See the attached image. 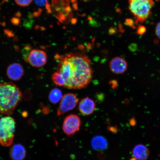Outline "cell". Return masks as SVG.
Here are the masks:
<instances>
[{
    "instance_id": "6da1fadb",
    "label": "cell",
    "mask_w": 160,
    "mask_h": 160,
    "mask_svg": "<svg viewBox=\"0 0 160 160\" xmlns=\"http://www.w3.org/2000/svg\"><path fill=\"white\" fill-rule=\"evenodd\" d=\"M57 72L61 74L65 81L67 88L80 89L85 88L91 83L93 75L91 60L81 53H70L62 57Z\"/></svg>"
},
{
    "instance_id": "7a4b0ae2",
    "label": "cell",
    "mask_w": 160,
    "mask_h": 160,
    "mask_svg": "<svg viewBox=\"0 0 160 160\" xmlns=\"http://www.w3.org/2000/svg\"><path fill=\"white\" fill-rule=\"evenodd\" d=\"M22 98L21 92L14 84L0 83V113L12 115Z\"/></svg>"
},
{
    "instance_id": "3957f363",
    "label": "cell",
    "mask_w": 160,
    "mask_h": 160,
    "mask_svg": "<svg viewBox=\"0 0 160 160\" xmlns=\"http://www.w3.org/2000/svg\"><path fill=\"white\" fill-rule=\"evenodd\" d=\"M130 12L135 18V23H142L151 14L153 0H128Z\"/></svg>"
},
{
    "instance_id": "277c9868",
    "label": "cell",
    "mask_w": 160,
    "mask_h": 160,
    "mask_svg": "<svg viewBox=\"0 0 160 160\" xmlns=\"http://www.w3.org/2000/svg\"><path fill=\"white\" fill-rule=\"evenodd\" d=\"M16 128L15 120L11 117L0 119V144L4 147H9L13 142Z\"/></svg>"
},
{
    "instance_id": "5b68a950",
    "label": "cell",
    "mask_w": 160,
    "mask_h": 160,
    "mask_svg": "<svg viewBox=\"0 0 160 160\" xmlns=\"http://www.w3.org/2000/svg\"><path fill=\"white\" fill-rule=\"evenodd\" d=\"M79 100L74 93H67L63 96L58 107L57 115L65 114L75 108L78 103Z\"/></svg>"
},
{
    "instance_id": "8992f818",
    "label": "cell",
    "mask_w": 160,
    "mask_h": 160,
    "mask_svg": "<svg viewBox=\"0 0 160 160\" xmlns=\"http://www.w3.org/2000/svg\"><path fill=\"white\" fill-rule=\"evenodd\" d=\"M81 125V119L79 116L71 114L67 116L64 119L62 129L67 135L73 136L79 131Z\"/></svg>"
},
{
    "instance_id": "52a82bcc",
    "label": "cell",
    "mask_w": 160,
    "mask_h": 160,
    "mask_svg": "<svg viewBox=\"0 0 160 160\" xmlns=\"http://www.w3.org/2000/svg\"><path fill=\"white\" fill-rule=\"evenodd\" d=\"M47 60L48 56L45 52L42 50L34 49L30 51L27 62L33 67L40 68L45 65Z\"/></svg>"
},
{
    "instance_id": "ba28073f",
    "label": "cell",
    "mask_w": 160,
    "mask_h": 160,
    "mask_svg": "<svg viewBox=\"0 0 160 160\" xmlns=\"http://www.w3.org/2000/svg\"><path fill=\"white\" fill-rule=\"evenodd\" d=\"M24 74V70L21 64L13 63L7 68V74L10 79L18 81L21 79Z\"/></svg>"
},
{
    "instance_id": "9c48e42d",
    "label": "cell",
    "mask_w": 160,
    "mask_h": 160,
    "mask_svg": "<svg viewBox=\"0 0 160 160\" xmlns=\"http://www.w3.org/2000/svg\"><path fill=\"white\" fill-rule=\"evenodd\" d=\"M110 70L116 74H122L127 71L128 64L125 60L120 57H116L110 62Z\"/></svg>"
},
{
    "instance_id": "30bf717a",
    "label": "cell",
    "mask_w": 160,
    "mask_h": 160,
    "mask_svg": "<svg viewBox=\"0 0 160 160\" xmlns=\"http://www.w3.org/2000/svg\"><path fill=\"white\" fill-rule=\"evenodd\" d=\"M96 104L93 100L89 97L82 99L79 104V111L82 114L89 116L94 112Z\"/></svg>"
},
{
    "instance_id": "8fae6325",
    "label": "cell",
    "mask_w": 160,
    "mask_h": 160,
    "mask_svg": "<svg viewBox=\"0 0 160 160\" xmlns=\"http://www.w3.org/2000/svg\"><path fill=\"white\" fill-rule=\"evenodd\" d=\"M26 155L25 148L20 144L13 145L10 149L9 155L12 160H23Z\"/></svg>"
},
{
    "instance_id": "7c38bea8",
    "label": "cell",
    "mask_w": 160,
    "mask_h": 160,
    "mask_svg": "<svg viewBox=\"0 0 160 160\" xmlns=\"http://www.w3.org/2000/svg\"><path fill=\"white\" fill-rule=\"evenodd\" d=\"M133 154L134 158L137 160H146L149 157L150 151L145 145L139 144L134 148Z\"/></svg>"
},
{
    "instance_id": "4fadbf2b",
    "label": "cell",
    "mask_w": 160,
    "mask_h": 160,
    "mask_svg": "<svg viewBox=\"0 0 160 160\" xmlns=\"http://www.w3.org/2000/svg\"><path fill=\"white\" fill-rule=\"evenodd\" d=\"M91 145L94 149L97 151H102L107 148L108 142L104 138L101 136H97L92 139Z\"/></svg>"
},
{
    "instance_id": "5bb4252c",
    "label": "cell",
    "mask_w": 160,
    "mask_h": 160,
    "mask_svg": "<svg viewBox=\"0 0 160 160\" xmlns=\"http://www.w3.org/2000/svg\"><path fill=\"white\" fill-rule=\"evenodd\" d=\"M63 96L61 90L55 88L50 92L48 97L49 101L53 104H56L61 101Z\"/></svg>"
},
{
    "instance_id": "9a60e30c",
    "label": "cell",
    "mask_w": 160,
    "mask_h": 160,
    "mask_svg": "<svg viewBox=\"0 0 160 160\" xmlns=\"http://www.w3.org/2000/svg\"><path fill=\"white\" fill-rule=\"evenodd\" d=\"M51 79L56 85L59 87H65V81L61 74L56 72L51 76Z\"/></svg>"
},
{
    "instance_id": "2e32d148",
    "label": "cell",
    "mask_w": 160,
    "mask_h": 160,
    "mask_svg": "<svg viewBox=\"0 0 160 160\" xmlns=\"http://www.w3.org/2000/svg\"><path fill=\"white\" fill-rule=\"evenodd\" d=\"M32 1L33 0H15L17 4L23 7L29 6Z\"/></svg>"
},
{
    "instance_id": "e0dca14e",
    "label": "cell",
    "mask_w": 160,
    "mask_h": 160,
    "mask_svg": "<svg viewBox=\"0 0 160 160\" xmlns=\"http://www.w3.org/2000/svg\"><path fill=\"white\" fill-rule=\"evenodd\" d=\"M36 4L40 7L46 6L47 9H49L50 6L48 4V0H34Z\"/></svg>"
},
{
    "instance_id": "ac0fdd59",
    "label": "cell",
    "mask_w": 160,
    "mask_h": 160,
    "mask_svg": "<svg viewBox=\"0 0 160 160\" xmlns=\"http://www.w3.org/2000/svg\"><path fill=\"white\" fill-rule=\"evenodd\" d=\"M31 51V48H30L29 46H27L23 50L22 55L23 58L26 62H27L28 56L30 52Z\"/></svg>"
},
{
    "instance_id": "d6986e66",
    "label": "cell",
    "mask_w": 160,
    "mask_h": 160,
    "mask_svg": "<svg viewBox=\"0 0 160 160\" xmlns=\"http://www.w3.org/2000/svg\"><path fill=\"white\" fill-rule=\"evenodd\" d=\"M146 31L147 29L144 26L140 25L138 28L137 33L139 35H142L146 32Z\"/></svg>"
},
{
    "instance_id": "ffe728a7",
    "label": "cell",
    "mask_w": 160,
    "mask_h": 160,
    "mask_svg": "<svg viewBox=\"0 0 160 160\" xmlns=\"http://www.w3.org/2000/svg\"><path fill=\"white\" fill-rule=\"evenodd\" d=\"M125 24L126 25L132 28L133 29L135 28L134 22L133 19H126Z\"/></svg>"
},
{
    "instance_id": "44dd1931",
    "label": "cell",
    "mask_w": 160,
    "mask_h": 160,
    "mask_svg": "<svg viewBox=\"0 0 160 160\" xmlns=\"http://www.w3.org/2000/svg\"><path fill=\"white\" fill-rule=\"evenodd\" d=\"M110 85L113 89L117 88L118 86V82L115 80H112L109 82Z\"/></svg>"
},
{
    "instance_id": "7402d4cb",
    "label": "cell",
    "mask_w": 160,
    "mask_h": 160,
    "mask_svg": "<svg viewBox=\"0 0 160 160\" xmlns=\"http://www.w3.org/2000/svg\"><path fill=\"white\" fill-rule=\"evenodd\" d=\"M155 32L157 37L160 39V22L156 26Z\"/></svg>"
},
{
    "instance_id": "603a6c76",
    "label": "cell",
    "mask_w": 160,
    "mask_h": 160,
    "mask_svg": "<svg viewBox=\"0 0 160 160\" xmlns=\"http://www.w3.org/2000/svg\"><path fill=\"white\" fill-rule=\"evenodd\" d=\"M138 48V46L137 44L135 43H132L130 45L129 47V49L130 51L134 52L137 51Z\"/></svg>"
},
{
    "instance_id": "cb8c5ba5",
    "label": "cell",
    "mask_w": 160,
    "mask_h": 160,
    "mask_svg": "<svg viewBox=\"0 0 160 160\" xmlns=\"http://www.w3.org/2000/svg\"><path fill=\"white\" fill-rule=\"evenodd\" d=\"M11 22L13 25H18L20 23V20L17 18H13L11 19Z\"/></svg>"
},
{
    "instance_id": "d4e9b609",
    "label": "cell",
    "mask_w": 160,
    "mask_h": 160,
    "mask_svg": "<svg viewBox=\"0 0 160 160\" xmlns=\"http://www.w3.org/2000/svg\"><path fill=\"white\" fill-rule=\"evenodd\" d=\"M5 33H6V34L8 36H12V32L9 31H8V30H6V31H5Z\"/></svg>"
},
{
    "instance_id": "484cf974",
    "label": "cell",
    "mask_w": 160,
    "mask_h": 160,
    "mask_svg": "<svg viewBox=\"0 0 160 160\" xmlns=\"http://www.w3.org/2000/svg\"><path fill=\"white\" fill-rule=\"evenodd\" d=\"M130 160H137L135 158H132Z\"/></svg>"
}]
</instances>
